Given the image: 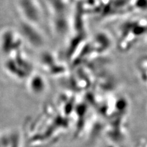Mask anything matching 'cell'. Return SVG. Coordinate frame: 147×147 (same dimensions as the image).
<instances>
[{"instance_id":"obj_1","label":"cell","mask_w":147,"mask_h":147,"mask_svg":"<svg viewBox=\"0 0 147 147\" xmlns=\"http://www.w3.org/2000/svg\"><path fill=\"white\" fill-rule=\"evenodd\" d=\"M45 83L44 79L40 76H35L31 78L30 81V88L36 93L39 94L45 90Z\"/></svg>"}]
</instances>
